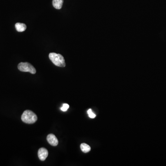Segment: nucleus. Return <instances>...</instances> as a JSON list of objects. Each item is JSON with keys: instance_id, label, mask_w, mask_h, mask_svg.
Listing matches in <instances>:
<instances>
[{"instance_id": "f257e3e1", "label": "nucleus", "mask_w": 166, "mask_h": 166, "mask_svg": "<svg viewBox=\"0 0 166 166\" xmlns=\"http://www.w3.org/2000/svg\"><path fill=\"white\" fill-rule=\"evenodd\" d=\"M21 119L23 122L27 124H33L38 120V117L33 111L26 110L21 115Z\"/></svg>"}, {"instance_id": "f03ea898", "label": "nucleus", "mask_w": 166, "mask_h": 166, "mask_svg": "<svg viewBox=\"0 0 166 166\" xmlns=\"http://www.w3.org/2000/svg\"><path fill=\"white\" fill-rule=\"evenodd\" d=\"M49 58L53 64L57 67H65L66 66L63 56L59 53H50L49 54Z\"/></svg>"}, {"instance_id": "7ed1b4c3", "label": "nucleus", "mask_w": 166, "mask_h": 166, "mask_svg": "<svg viewBox=\"0 0 166 166\" xmlns=\"http://www.w3.org/2000/svg\"><path fill=\"white\" fill-rule=\"evenodd\" d=\"M18 69L23 72H29L31 74H35L36 70L34 67L28 63H21L19 64Z\"/></svg>"}, {"instance_id": "20e7f679", "label": "nucleus", "mask_w": 166, "mask_h": 166, "mask_svg": "<svg viewBox=\"0 0 166 166\" xmlns=\"http://www.w3.org/2000/svg\"><path fill=\"white\" fill-rule=\"evenodd\" d=\"M48 151L46 149L44 148H41L39 149L38 151V156L39 159L42 161L45 160L48 157Z\"/></svg>"}, {"instance_id": "39448f33", "label": "nucleus", "mask_w": 166, "mask_h": 166, "mask_svg": "<svg viewBox=\"0 0 166 166\" xmlns=\"http://www.w3.org/2000/svg\"><path fill=\"white\" fill-rule=\"evenodd\" d=\"M47 140L48 143L52 146H56L58 145V140L57 138L53 134H49L47 136Z\"/></svg>"}, {"instance_id": "423d86ee", "label": "nucleus", "mask_w": 166, "mask_h": 166, "mask_svg": "<svg viewBox=\"0 0 166 166\" xmlns=\"http://www.w3.org/2000/svg\"><path fill=\"white\" fill-rule=\"evenodd\" d=\"M53 6L57 9H61L63 3V0H53Z\"/></svg>"}, {"instance_id": "0eeeda50", "label": "nucleus", "mask_w": 166, "mask_h": 166, "mask_svg": "<svg viewBox=\"0 0 166 166\" xmlns=\"http://www.w3.org/2000/svg\"><path fill=\"white\" fill-rule=\"evenodd\" d=\"M16 29L18 32H23L26 29V26L25 24L17 23L15 25Z\"/></svg>"}, {"instance_id": "6e6552de", "label": "nucleus", "mask_w": 166, "mask_h": 166, "mask_svg": "<svg viewBox=\"0 0 166 166\" xmlns=\"http://www.w3.org/2000/svg\"><path fill=\"white\" fill-rule=\"evenodd\" d=\"M80 149H81V151L85 153H88L91 149L90 146L85 143H82L80 145Z\"/></svg>"}, {"instance_id": "1a4fd4ad", "label": "nucleus", "mask_w": 166, "mask_h": 166, "mask_svg": "<svg viewBox=\"0 0 166 166\" xmlns=\"http://www.w3.org/2000/svg\"><path fill=\"white\" fill-rule=\"evenodd\" d=\"M87 113H88L89 116L90 118H95V117H96V115L93 113L91 109H89L87 111Z\"/></svg>"}, {"instance_id": "9d476101", "label": "nucleus", "mask_w": 166, "mask_h": 166, "mask_svg": "<svg viewBox=\"0 0 166 166\" xmlns=\"http://www.w3.org/2000/svg\"><path fill=\"white\" fill-rule=\"evenodd\" d=\"M69 108V105H68V104H63V107H61V110L63 112H66L67 110V109Z\"/></svg>"}]
</instances>
